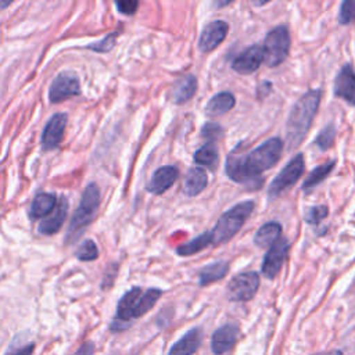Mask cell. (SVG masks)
Segmentation results:
<instances>
[{
  "label": "cell",
  "instance_id": "obj_31",
  "mask_svg": "<svg viewBox=\"0 0 355 355\" xmlns=\"http://www.w3.org/2000/svg\"><path fill=\"white\" fill-rule=\"evenodd\" d=\"M355 19V0H345L340 6L338 21L341 25H349Z\"/></svg>",
  "mask_w": 355,
  "mask_h": 355
},
{
  "label": "cell",
  "instance_id": "obj_12",
  "mask_svg": "<svg viewBox=\"0 0 355 355\" xmlns=\"http://www.w3.org/2000/svg\"><path fill=\"white\" fill-rule=\"evenodd\" d=\"M227 31H229V25L222 19L209 22L201 32V36L198 40V49L202 53H209L215 50L225 40Z\"/></svg>",
  "mask_w": 355,
  "mask_h": 355
},
{
  "label": "cell",
  "instance_id": "obj_22",
  "mask_svg": "<svg viewBox=\"0 0 355 355\" xmlns=\"http://www.w3.org/2000/svg\"><path fill=\"white\" fill-rule=\"evenodd\" d=\"M57 205V198L51 193H40L35 196L32 200L31 208H29V216L31 219H39L44 218L46 215H50Z\"/></svg>",
  "mask_w": 355,
  "mask_h": 355
},
{
  "label": "cell",
  "instance_id": "obj_13",
  "mask_svg": "<svg viewBox=\"0 0 355 355\" xmlns=\"http://www.w3.org/2000/svg\"><path fill=\"white\" fill-rule=\"evenodd\" d=\"M334 96L343 98L349 105H355V72L349 64H345L334 79Z\"/></svg>",
  "mask_w": 355,
  "mask_h": 355
},
{
  "label": "cell",
  "instance_id": "obj_35",
  "mask_svg": "<svg viewBox=\"0 0 355 355\" xmlns=\"http://www.w3.org/2000/svg\"><path fill=\"white\" fill-rule=\"evenodd\" d=\"M137 7H139L137 1H116V8L119 10V12L126 15L135 14Z\"/></svg>",
  "mask_w": 355,
  "mask_h": 355
},
{
  "label": "cell",
  "instance_id": "obj_29",
  "mask_svg": "<svg viewBox=\"0 0 355 355\" xmlns=\"http://www.w3.org/2000/svg\"><path fill=\"white\" fill-rule=\"evenodd\" d=\"M334 137H336V125L333 122H330L320 130V133L318 135V137L315 140V144L319 150L326 151L333 146Z\"/></svg>",
  "mask_w": 355,
  "mask_h": 355
},
{
  "label": "cell",
  "instance_id": "obj_11",
  "mask_svg": "<svg viewBox=\"0 0 355 355\" xmlns=\"http://www.w3.org/2000/svg\"><path fill=\"white\" fill-rule=\"evenodd\" d=\"M68 116L67 114H54L49 122L46 123L42 133V148L44 151H50L58 147L62 140Z\"/></svg>",
  "mask_w": 355,
  "mask_h": 355
},
{
  "label": "cell",
  "instance_id": "obj_26",
  "mask_svg": "<svg viewBox=\"0 0 355 355\" xmlns=\"http://www.w3.org/2000/svg\"><path fill=\"white\" fill-rule=\"evenodd\" d=\"M334 165H336V161H329V162H326V164H322V165L315 166V168L309 172L308 178L304 180L302 189H304L305 191H309V190L313 189L316 184H319L320 182H323V180L327 178V175L333 171Z\"/></svg>",
  "mask_w": 355,
  "mask_h": 355
},
{
  "label": "cell",
  "instance_id": "obj_32",
  "mask_svg": "<svg viewBox=\"0 0 355 355\" xmlns=\"http://www.w3.org/2000/svg\"><path fill=\"white\" fill-rule=\"evenodd\" d=\"M329 215V208L326 205H313L305 212V220L311 225L320 223Z\"/></svg>",
  "mask_w": 355,
  "mask_h": 355
},
{
  "label": "cell",
  "instance_id": "obj_17",
  "mask_svg": "<svg viewBox=\"0 0 355 355\" xmlns=\"http://www.w3.org/2000/svg\"><path fill=\"white\" fill-rule=\"evenodd\" d=\"M67 214H68V202L65 198H61L57 202L54 211L39 223V226H37L39 233L46 234V236L55 234L61 229L62 223L65 222Z\"/></svg>",
  "mask_w": 355,
  "mask_h": 355
},
{
  "label": "cell",
  "instance_id": "obj_4",
  "mask_svg": "<svg viewBox=\"0 0 355 355\" xmlns=\"http://www.w3.org/2000/svg\"><path fill=\"white\" fill-rule=\"evenodd\" d=\"M98 205H100V190L97 184L90 183L83 190L79 205L76 207L72 215L71 223L67 230V237H65L67 243H73L80 236V233L90 225L92 219L94 218L98 209Z\"/></svg>",
  "mask_w": 355,
  "mask_h": 355
},
{
  "label": "cell",
  "instance_id": "obj_3",
  "mask_svg": "<svg viewBox=\"0 0 355 355\" xmlns=\"http://www.w3.org/2000/svg\"><path fill=\"white\" fill-rule=\"evenodd\" d=\"M254 205L255 204L252 200H245L225 211L219 216L214 229L209 232L211 244L220 245L229 241L232 237H234L236 233L243 227L244 222L251 215Z\"/></svg>",
  "mask_w": 355,
  "mask_h": 355
},
{
  "label": "cell",
  "instance_id": "obj_5",
  "mask_svg": "<svg viewBox=\"0 0 355 355\" xmlns=\"http://www.w3.org/2000/svg\"><path fill=\"white\" fill-rule=\"evenodd\" d=\"M265 62L273 68L280 65L290 51V33L284 25H279L269 31L263 43Z\"/></svg>",
  "mask_w": 355,
  "mask_h": 355
},
{
  "label": "cell",
  "instance_id": "obj_7",
  "mask_svg": "<svg viewBox=\"0 0 355 355\" xmlns=\"http://www.w3.org/2000/svg\"><path fill=\"white\" fill-rule=\"evenodd\" d=\"M259 287V276L257 272H241L236 275L227 284L226 293L230 301H250L254 298Z\"/></svg>",
  "mask_w": 355,
  "mask_h": 355
},
{
  "label": "cell",
  "instance_id": "obj_28",
  "mask_svg": "<svg viewBox=\"0 0 355 355\" xmlns=\"http://www.w3.org/2000/svg\"><path fill=\"white\" fill-rule=\"evenodd\" d=\"M161 295H162V291L158 288H148L147 291H144L137 302V306L135 311V319L147 313L155 305V302Z\"/></svg>",
  "mask_w": 355,
  "mask_h": 355
},
{
  "label": "cell",
  "instance_id": "obj_8",
  "mask_svg": "<svg viewBox=\"0 0 355 355\" xmlns=\"http://www.w3.org/2000/svg\"><path fill=\"white\" fill-rule=\"evenodd\" d=\"M80 94V85L76 73L71 71L60 72L51 82L49 89V100L53 104L64 101L69 97Z\"/></svg>",
  "mask_w": 355,
  "mask_h": 355
},
{
  "label": "cell",
  "instance_id": "obj_24",
  "mask_svg": "<svg viewBox=\"0 0 355 355\" xmlns=\"http://www.w3.org/2000/svg\"><path fill=\"white\" fill-rule=\"evenodd\" d=\"M227 270H229V265L225 261H216V262L208 263L200 270L198 283H200V286H208V284L225 277Z\"/></svg>",
  "mask_w": 355,
  "mask_h": 355
},
{
  "label": "cell",
  "instance_id": "obj_23",
  "mask_svg": "<svg viewBox=\"0 0 355 355\" xmlns=\"http://www.w3.org/2000/svg\"><path fill=\"white\" fill-rule=\"evenodd\" d=\"M280 234H282L280 223L268 222L257 230L254 236V243L261 248H269L280 239Z\"/></svg>",
  "mask_w": 355,
  "mask_h": 355
},
{
  "label": "cell",
  "instance_id": "obj_15",
  "mask_svg": "<svg viewBox=\"0 0 355 355\" xmlns=\"http://www.w3.org/2000/svg\"><path fill=\"white\" fill-rule=\"evenodd\" d=\"M178 178H179V169L176 166L173 165L161 166L153 173L146 189L151 194H157V196L162 194L176 182Z\"/></svg>",
  "mask_w": 355,
  "mask_h": 355
},
{
  "label": "cell",
  "instance_id": "obj_1",
  "mask_svg": "<svg viewBox=\"0 0 355 355\" xmlns=\"http://www.w3.org/2000/svg\"><path fill=\"white\" fill-rule=\"evenodd\" d=\"M284 143L280 137H270L245 154L230 153L226 158V175L236 183L255 187L261 173L270 169L283 153Z\"/></svg>",
  "mask_w": 355,
  "mask_h": 355
},
{
  "label": "cell",
  "instance_id": "obj_30",
  "mask_svg": "<svg viewBox=\"0 0 355 355\" xmlns=\"http://www.w3.org/2000/svg\"><path fill=\"white\" fill-rule=\"evenodd\" d=\"M98 257V248L90 239L85 240L76 250V258L79 261H93Z\"/></svg>",
  "mask_w": 355,
  "mask_h": 355
},
{
  "label": "cell",
  "instance_id": "obj_9",
  "mask_svg": "<svg viewBox=\"0 0 355 355\" xmlns=\"http://www.w3.org/2000/svg\"><path fill=\"white\" fill-rule=\"evenodd\" d=\"M288 251V241L284 237H280L272 247L268 248L266 255L262 261V273L268 279H275L280 272L283 262L286 261Z\"/></svg>",
  "mask_w": 355,
  "mask_h": 355
},
{
  "label": "cell",
  "instance_id": "obj_33",
  "mask_svg": "<svg viewBox=\"0 0 355 355\" xmlns=\"http://www.w3.org/2000/svg\"><path fill=\"white\" fill-rule=\"evenodd\" d=\"M116 36H118L116 32H111L110 35H107L100 42H96V43H92L90 46H87V49L93 50V51H97V53H107V51H110L115 46Z\"/></svg>",
  "mask_w": 355,
  "mask_h": 355
},
{
  "label": "cell",
  "instance_id": "obj_2",
  "mask_svg": "<svg viewBox=\"0 0 355 355\" xmlns=\"http://www.w3.org/2000/svg\"><path fill=\"white\" fill-rule=\"evenodd\" d=\"M322 90L313 89L297 100L287 119V141L295 148L306 136L320 103Z\"/></svg>",
  "mask_w": 355,
  "mask_h": 355
},
{
  "label": "cell",
  "instance_id": "obj_34",
  "mask_svg": "<svg viewBox=\"0 0 355 355\" xmlns=\"http://www.w3.org/2000/svg\"><path fill=\"white\" fill-rule=\"evenodd\" d=\"M222 133H223L222 128H220L218 123H215V122H207V123L201 128V136L205 137V139H208L209 143H212L214 140L219 139V137L222 136Z\"/></svg>",
  "mask_w": 355,
  "mask_h": 355
},
{
  "label": "cell",
  "instance_id": "obj_19",
  "mask_svg": "<svg viewBox=\"0 0 355 355\" xmlns=\"http://www.w3.org/2000/svg\"><path fill=\"white\" fill-rule=\"evenodd\" d=\"M197 92V78L194 75H182L171 89V98L175 104H183L189 101Z\"/></svg>",
  "mask_w": 355,
  "mask_h": 355
},
{
  "label": "cell",
  "instance_id": "obj_39",
  "mask_svg": "<svg viewBox=\"0 0 355 355\" xmlns=\"http://www.w3.org/2000/svg\"><path fill=\"white\" fill-rule=\"evenodd\" d=\"M318 355H322V354H318ZM323 355H341L340 352H333V354H323Z\"/></svg>",
  "mask_w": 355,
  "mask_h": 355
},
{
  "label": "cell",
  "instance_id": "obj_18",
  "mask_svg": "<svg viewBox=\"0 0 355 355\" xmlns=\"http://www.w3.org/2000/svg\"><path fill=\"white\" fill-rule=\"evenodd\" d=\"M201 340L202 331L198 327L190 329L175 344H172L168 355H193L200 347Z\"/></svg>",
  "mask_w": 355,
  "mask_h": 355
},
{
  "label": "cell",
  "instance_id": "obj_38",
  "mask_svg": "<svg viewBox=\"0 0 355 355\" xmlns=\"http://www.w3.org/2000/svg\"><path fill=\"white\" fill-rule=\"evenodd\" d=\"M10 6V3H4V1H0V8H6V7H8Z\"/></svg>",
  "mask_w": 355,
  "mask_h": 355
},
{
  "label": "cell",
  "instance_id": "obj_37",
  "mask_svg": "<svg viewBox=\"0 0 355 355\" xmlns=\"http://www.w3.org/2000/svg\"><path fill=\"white\" fill-rule=\"evenodd\" d=\"M33 348H35L33 344H28V345H25L22 348L14 351L11 355H32L33 354Z\"/></svg>",
  "mask_w": 355,
  "mask_h": 355
},
{
  "label": "cell",
  "instance_id": "obj_6",
  "mask_svg": "<svg viewBox=\"0 0 355 355\" xmlns=\"http://www.w3.org/2000/svg\"><path fill=\"white\" fill-rule=\"evenodd\" d=\"M304 168H305L304 155L300 153L294 158H291L283 166V169L275 176V179L269 183L268 197L275 198V197L280 196L284 190L294 186L297 183V180L301 178V175L304 173Z\"/></svg>",
  "mask_w": 355,
  "mask_h": 355
},
{
  "label": "cell",
  "instance_id": "obj_14",
  "mask_svg": "<svg viewBox=\"0 0 355 355\" xmlns=\"http://www.w3.org/2000/svg\"><path fill=\"white\" fill-rule=\"evenodd\" d=\"M239 326L234 323H226L216 329L211 338V349L215 355L227 352L237 341Z\"/></svg>",
  "mask_w": 355,
  "mask_h": 355
},
{
  "label": "cell",
  "instance_id": "obj_36",
  "mask_svg": "<svg viewBox=\"0 0 355 355\" xmlns=\"http://www.w3.org/2000/svg\"><path fill=\"white\" fill-rule=\"evenodd\" d=\"M73 355H94V344L92 341L83 343Z\"/></svg>",
  "mask_w": 355,
  "mask_h": 355
},
{
  "label": "cell",
  "instance_id": "obj_16",
  "mask_svg": "<svg viewBox=\"0 0 355 355\" xmlns=\"http://www.w3.org/2000/svg\"><path fill=\"white\" fill-rule=\"evenodd\" d=\"M141 294L143 291L140 287H133L121 297L115 313V320L118 323H129L135 319V311Z\"/></svg>",
  "mask_w": 355,
  "mask_h": 355
},
{
  "label": "cell",
  "instance_id": "obj_21",
  "mask_svg": "<svg viewBox=\"0 0 355 355\" xmlns=\"http://www.w3.org/2000/svg\"><path fill=\"white\" fill-rule=\"evenodd\" d=\"M236 104V98L230 92H220L211 97L205 105V114L208 116H219L230 111Z\"/></svg>",
  "mask_w": 355,
  "mask_h": 355
},
{
  "label": "cell",
  "instance_id": "obj_10",
  "mask_svg": "<svg viewBox=\"0 0 355 355\" xmlns=\"http://www.w3.org/2000/svg\"><path fill=\"white\" fill-rule=\"evenodd\" d=\"M265 61V51L263 46L261 44H252L244 51H241L232 62L233 71L241 73V75H248L255 72L261 64Z\"/></svg>",
  "mask_w": 355,
  "mask_h": 355
},
{
  "label": "cell",
  "instance_id": "obj_25",
  "mask_svg": "<svg viewBox=\"0 0 355 355\" xmlns=\"http://www.w3.org/2000/svg\"><path fill=\"white\" fill-rule=\"evenodd\" d=\"M194 161H196V164H198L201 166L215 169V166L218 165V161H219V154H218L216 146L209 141L205 143L204 146H201L194 153Z\"/></svg>",
  "mask_w": 355,
  "mask_h": 355
},
{
  "label": "cell",
  "instance_id": "obj_20",
  "mask_svg": "<svg viewBox=\"0 0 355 355\" xmlns=\"http://www.w3.org/2000/svg\"><path fill=\"white\" fill-rule=\"evenodd\" d=\"M207 184H208V176L205 171L200 166H193L184 175L182 191L187 197H196L207 187Z\"/></svg>",
  "mask_w": 355,
  "mask_h": 355
},
{
  "label": "cell",
  "instance_id": "obj_27",
  "mask_svg": "<svg viewBox=\"0 0 355 355\" xmlns=\"http://www.w3.org/2000/svg\"><path fill=\"white\" fill-rule=\"evenodd\" d=\"M211 244V236H209V232H205V233H201L200 236L194 237L193 240L179 245L176 248V252L180 255V257H190L193 254H197L200 252L201 250L207 248L208 245Z\"/></svg>",
  "mask_w": 355,
  "mask_h": 355
}]
</instances>
